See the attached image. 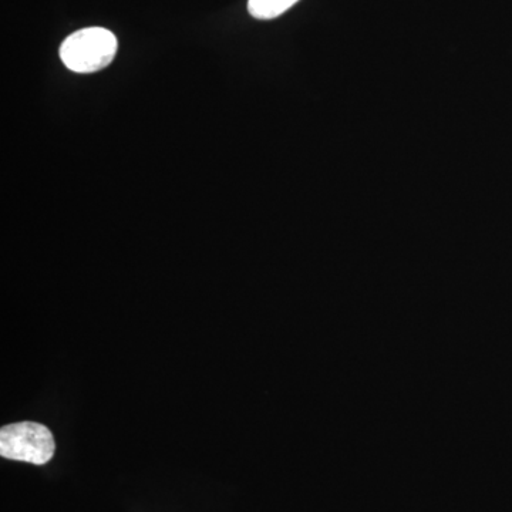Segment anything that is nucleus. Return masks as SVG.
I'll list each match as a JSON object with an SVG mask.
<instances>
[{
    "label": "nucleus",
    "instance_id": "obj_1",
    "mask_svg": "<svg viewBox=\"0 0 512 512\" xmlns=\"http://www.w3.org/2000/svg\"><path fill=\"white\" fill-rule=\"evenodd\" d=\"M119 42L104 28L77 30L60 46V60L74 73H96L106 69L116 57Z\"/></svg>",
    "mask_w": 512,
    "mask_h": 512
},
{
    "label": "nucleus",
    "instance_id": "obj_2",
    "mask_svg": "<svg viewBox=\"0 0 512 512\" xmlns=\"http://www.w3.org/2000/svg\"><path fill=\"white\" fill-rule=\"evenodd\" d=\"M55 450V437L45 424L20 421L0 430V456L8 460L45 466Z\"/></svg>",
    "mask_w": 512,
    "mask_h": 512
},
{
    "label": "nucleus",
    "instance_id": "obj_3",
    "mask_svg": "<svg viewBox=\"0 0 512 512\" xmlns=\"http://www.w3.org/2000/svg\"><path fill=\"white\" fill-rule=\"evenodd\" d=\"M298 2L299 0H248V12L252 18L271 20L284 15L286 10Z\"/></svg>",
    "mask_w": 512,
    "mask_h": 512
}]
</instances>
